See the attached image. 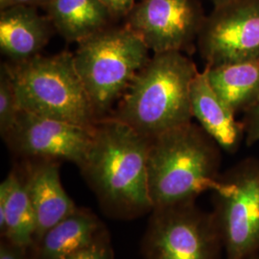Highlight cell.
<instances>
[{"mask_svg":"<svg viewBox=\"0 0 259 259\" xmlns=\"http://www.w3.org/2000/svg\"><path fill=\"white\" fill-rule=\"evenodd\" d=\"M149 141L115 117L95 123L93 145L80 170L106 216L129 221L153 210Z\"/></svg>","mask_w":259,"mask_h":259,"instance_id":"cell-1","label":"cell"},{"mask_svg":"<svg viewBox=\"0 0 259 259\" xmlns=\"http://www.w3.org/2000/svg\"><path fill=\"white\" fill-rule=\"evenodd\" d=\"M219 145L191 122L149 141V195L153 208L196 201L219 180Z\"/></svg>","mask_w":259,"mask_h":259,"instance_id":"cell-2","label":"cell"},{"mask_svg":"<svg viewBox=\"0 0 259 259\" xmlns=\"http://www.w3.org/2000/svg\"><path fill=\"white\" fill-rule=\"evenodd\" d=\"M198 72L183 52L154 54L122 95L115 118L148 139L190 123V90Z\"/></svg>","mask_w":259,"mask_h":259,"instance_id":"cell-3","label":"cell"},{"mask_svg":"<svg viewBox=\"0 0 259 259\" xmlns=\"http://www.w3.org/2000/svg\"><path fill=\"white\" fill-rule=\"evenodd\" d=\"M8 68L20 111L84 126L97 122L73 54L35 56Z\"/></svg>","mask_w":259,"mask_h":259,"instance_id":"cell-4","label":"cell"},{"mask_svg":"<svg viewBox=\"0 0 259 259\" xmlns=\"http://www.w3.org/2000/svg\"><path fill=\"white\" fill-rule=\"evenodd\" d=\"M77 72L97 114L122 96L139 70L148 63L149 49L126 25L108 27L78 44Z\"/></svg>","mask_w":259,"mask_h":259,"instance_id":"cell-5","label":"cell"},{"mask_svg":"<svg viewBox=\"0 0 259 259\" xmlns=\"http://www.w3.org/2000/svg\"><path fill=\"white\" fill-rule=\"evenodd\" d=\"M221 233L213 212L196 201L153 208L141 240L144 259H221Z\"/></svg>","mask_w":259,"mask_h":259,"instance_id":"cell-6","label":"cell"},{"mask_svg":"<svg viewBox=\"0 0 259 259\" xmlns=\"http://www.w3.org/2000/svg\"><path fill=\"white\" fill-rule=\"evenodd\" d=\"M213 214L226 259H248L259 252V159L241 160L220 175L212 190Z\"/></svg>","mask_w":259,"mask_h":259,"instance_id":"cell-7","label":"cell"},{"mask_svg":"<svg viewBox=\"0 0 259 259\" xmlns=\"http://www.w3.org/2000/svg\"><path fill=\"white\" fill-rule=\"evenodd\" d=\"M95 125L84 126L20 111L18 121L3 139L24 159H51L83 165L93 145Z\"/></svg>","mask_w":259,"mask_h":259,"instance_id":"cell-8","label":"cell"},{"mask_svg":"<svg viewBox=\"0 0 259 259\" xmlns=\"http://www.w3.org/2000/svg\"><path fill=\"white\" fill-rule=\"evenodd\" d=\"M206 66L259 59V0L214 7L197 38Z\"/></svg>","mask_w":259,"mask_h":259,"instance_id":"cell-9","label":"cell"},{"mask_svg":"<svg viewBox=\"0 0 259 259\" xmlns=\"http://www.w3.org/2000/svg\"><path fill=\"white\" fill-rule=\"evenodd\" d=\"M204 19L198 0H141L126 17V26L154 54L183 52L199 37Z\"/></svg>","mask_w":259,"mask_h":259,"instance_id":"cell-10","label":"cell"},{"mask_svg":"<svg viewBox=\"0 0 259 259\" xmlns=\"http://www.w3.org/2000/svg\"><path fill=\"white\" fill-rule=\"evenodd\" d=\"M36 216L37 242L46 232L77 208L63 187L59 161L25 159L20 172Z\"/></svg>","mask_w":259,"mask_h":259,"instance_id":"cell-11","label":"cell"},{"mask_svg":"<svg viewBox=\"0 0 259 259\" xmlns=\"http://www.w3.org/2000/svg\"><path fill=\"white\" fill-rule=\"evenodd\" d=\"M193 116L220 148L235 153L244 137L243 125L235 119V112L224 101L209 83L206 71L198 72L190 90Z\"/></svg>","mask_w":259,"mask_h":259,"instance_id":"cell-12","label":"cell"},{"mask_svg":"<svg viewBox=\"0 0 259 259\" xmlns=\"http://www.w3.org/2000/svg\"><path fill=\"white\" fill-rule=\"evenodd\" d=\"M53 27L48 18L41 17L36 7L15 5L1 10L0 48L14 62L38 55L51 36Z\"/></svg>","mask_w":259,"mask_h":259,"instance_id":"cell-13","label":"cell"},{"mask_svg":"<svg viewBox=\"0 0 259 259\" xmlns=\"http://www.w3.org/2000/svg\"><path fill=\"white\" fill-rule=\"evenodd\" d=\"M107 230L89 208L79 207L48 230L29 250L32 259H61L82 250Z\"/></svg>","mask_w":259,"mask_h":259,"instance_id":"cell-14","label":"cell"},{"mask_svg":"<svg viewBox=\"0 0 259 259\" xmlns=\"http://www.w3.org/2000/svg\"><path fill=\"white\" fill-rule=\"evenodd\" d=\"M36 230V216L23 178L13 170L0 185L1 240L30 250L35 244Z\"/></svg>","mask_w":259,"mask_h":259,"instance_id":"cell-15","label":"cell"},{"mask_svg":"<svg viewBox=\"0 0 259 259\" xmlns=\"http://www.w3.org/2000/svg\"><path fill=\"white\" fill-rule=\"evenodd\" d=\"M45 7L60 35L78 44L108 27L113 19L99 0H49Z\"/></svg>","mask_w":259,"mask_h":259,"instance_id":"cell-16","label":"cell"},{"mask_svg":"<svg viewBox=\"0 0 259 259\" xmlns=\"http://www.w3.org/2000/svg\"><path fill=\"white\" fill-rule=\"evenodd\" d=\"M205 71L213 89L235 114L259 102V59L206 66Z\"/></svg>","mask_w":259,"mask_h":259,"instance_id":"cell-17","label":"cell"},{"mask_svg":"<svg viewBox=\"0 0 259 259\" xmlns=\"http://www.w3.org/2000/svg\"><path fill=\"white\" fill-rule=\"evenodd\" d=\"M20 109L15 84L8 65H2L0 72V133L2 138L9 134L18 121Z\"/></svg>","mask_w":259,"mask_h":259,"instance_id":"cell-18","label":"cell"},{"mask_svg":"<svg viewBox=\"0 0 259 259\" xmlns=\"http://www.w3.org/2000/svg\"><path fill=\"white\" fill-rule=\"evenodd\" d=\"M61 259H114L111 235L106 230L82 250Z\"/></svg>","mask_w":259,"mask_h":259,"instance_id":"cell-19","label":"cell"},{"mask_svg":"<svg viewBox=\"0 0 259 259\" xmlns=\"http://www.w3.org/2000/svg\"><path fill=\"white\" fill-rule=\"evenodd\" d=\"M246 143L250 146L259 141V102L246 111L243 122Z\"/></svg>","mask_w":259,"mask_h":259,"instance_id":"cell-20","label":"cell"},{"mask_svg":"<svg viewBox=\"0 0 259 259\" xmlns=\"http://www.w3.org/2000/svg\"><path fill=\"white\" fill-rule=\"evenodd\" d=\"M113 19L126 18L135 7L136 0H99Z\"/></svg>","mask_w":259,"mask_h":259,"instance_id":"cell-21","label":"cell"},{"mask_svg":"<svg viewBox=\"0 0 259 259\" xmlns=\"http://www.w3.org/2000/svg\"><path fill=\"white\" fill-rule=\"evenodd\" d=\"M0 259H32L29 250L15 246L9 242L1 240Z\"/></svg>","mask_w":259,"mask_h":259,"instance_id":"cell-22","label":"cell"},{"mask_svg":"<svg viewBox=\"0 0 259 259\" xmlns=\"http://www.w3.org/2000/svg\"><path fill=\"white\" fill-rule=\"evenodd\" d=\"M48 1L49 0H3V2L0 3V7L2 10L15 5H24L32 7H37L38 5L46 6Z\"/></svg>","mask_w":259,"mask_h":259,"instance_id":"cell-23","label":"cell"},{"mask_svg":"<svg viewBox=\"0 0 259 259\" xmlns=\"http://www.w3.org/2000/svg\"><path fill=\"white\" fill-rule=\"evenodd\" d=\"M214 4V7H217V6H222L225 4H228V3H231L232 1H235V0H210Z\"/></svg>","mask_w":259,"mask_h":259,"instance_id":"cell-24","label":"cell"},{"mask_svg":"<svg viewBox=\"0 0 259 259\" xmlns=\"http://www.w3.org/2000/svg\"><path fill=\"white\" fill-rule=\"evenodd\" d=\"M248 259H259V253H257V254H254V255L250 256V258Z\"/></svg>","mask_w":259,"mask_h":259,"instance_id":"cell-25","label":"cell"},{"mask_svg":"<svg viewBox=\"0 0 259 259\" xmlns=\"http://www.w3.org/2000/svg\"><path fill=\"white\" fill-rule=\"evenodd\" d=\"M1 2H3V0H0V3H1Z\"/></svg>","mask_w":259,"mask_h":259,"instance_id":"cell-26","label":"cell"}]
</instances>
